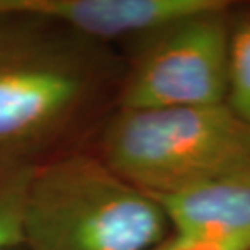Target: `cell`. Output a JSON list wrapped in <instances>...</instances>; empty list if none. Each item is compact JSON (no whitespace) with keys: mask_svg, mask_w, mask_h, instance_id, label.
I'll use <instances>...</instances> for the list:
<instances>
[{"mask_svg":"<svg viewBox=\"0 0 250 250\" xmlns=\"http://www.w3.org/2000/svg\"><path fill=\"white\" fill-rule=\"evenodd\" d=\"M169 224L153 197L101 158L68 154L34 169L21 224L23 250H153Z\"/></svg>","mask_w":250,"mask_h":250,"instance_id":"6da1fadb","label":"cell"},{"mask_svg":"<svg viewBox=\"0 0 250 250\" xmlns=\"http://www.w3.org/2000/svg\"><path fill=\"white\" fill-rule=\"evenodd\" d=\"M36 166L33 154L0 146V250L21 247L24 205Z\"/></svg>","mask_w":250,"mask_h":250,"instance_id":"52a82bcc","label":"cell"},{"mask_svg":"<svg viewBox=\"0 0 250 250\" xmlns=\"http://www.w3.org/2000/svg\"><path fill=\"white\" fill-rule=\"evenodd\" d=\"M12 250H23V247H18V249H12Z\"/></svg>","mask_w":250,"mask_h":250,"instance_id":"30bf717a","label":"cell"},{"mask_svg":"<svg viewBox=\"0 0 250 250\" xmlns=\"http://www.w3.org/2000/svg\"><path fill=\"white\" fill-rule=\"evenodd\" d=\"M154 200L172 232L250 239V169Z\"/></svg>","mask_w":250,"mask_h":250,"instance_id":"8992f818","label":"cell"},{"mask_svg":"<svg viewBox=\"0 0 250 250\" xmlns=\"http://www.w3.org/2000/svg\"><path fill=\"white\" fill-rule=\"evenodd\" d=\"M101 159L156 198L250 169V125L226 103L121 107L103 133Z\"/></svg>","mask_w":250,"mask_h":250,"instance_id":"7a4b0ae2","label":"cell"},{"mask_svg":"<svg viewBox=\"0 0 250 250\" xmlns=\"http://www.w3.org/2000/svg\"><path fill=\"white\" fill-rule=\"evenodd\" d=\"M153 250H250V239L172 232Z\"/></svg>","mask_w":250,"mask_h":250,"instance_id":"9c48e42d","label":"cell"},{"mask_svg":"<svg viewBox=\"0 0 250 250\" xmlns=\"http://www.w3.org/2000/svg\"><path fill=\"white\" fill-rule=\"evenodd\" d=\"M224 7L221 0H0V17L44 20L94 42L143 39L192 15Z\"/></svg>","mask_w":250,"mask_h":250,"instance_id":"5b68a950","label":"cell"},{"mask_svg":"<svg viewBox=\"0 0 250 250\" xmlns=\"http://www.w3.org/2000/svg\"><path fill=\"white\" fill-rule=\"evenodd\" d=\"M226 104L250 125V15L231 26Z\"/></svg>","mask_w":250,"mask_h":250,"instance_id":"ba28073f","label":"cell"},{"mask_svg":"<svg viewBox=\"0 0 250 250\" xmlns=\"http://www.w3.org/2000/svg\"><path fill=\"white\" fill-rule=\"evenodd\" d=\"M89 46L56 23L0 17V146L34 154L83 111L101 77Z\"/></svg>","mask_w":250,"mask_h":250,"instance_id":"3957f363","label":"cell"},{"mask_svg":"<svg viewBox=\"0 0 250 250\" xmlns=\"http://www.w3.org/2000/svg\"><path fill=\"white\" fill-rule=\"evenodd\" d=\"M226 10L192 15L143 38V46L125 78L121 107L226 103L231 38Z\"/></svg>","mask_w":250,"mask_h":250,"instance_id":"277c9868","label":"cell"}]
</instances>
